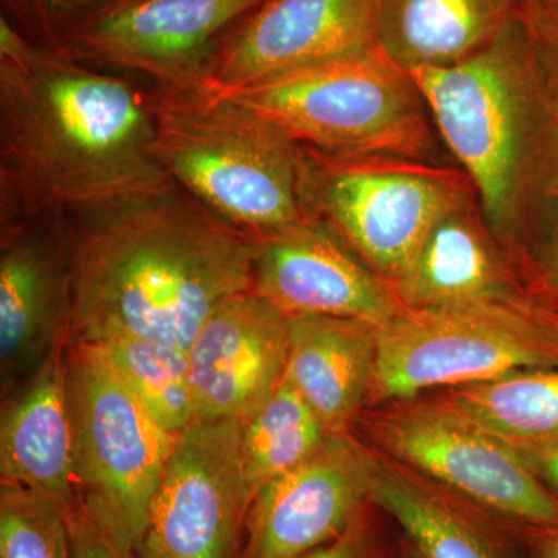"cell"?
I'll return each instance as SVG.
<instances>
[{"label": "cell", "mask_w": 558, "mask_h": 558, "mask_svg": "<svg viewBox=\"0 0 558 558\" xmlns=\"http://www.w3.org/2000/svg\"><path fill=\"white\" fill-rule=\"evenodd\" d=\"M369 506L341 537L300 558H396V548H388Z\"/></svg>", "instance_id": "4316f807"}, {"label": "cell", "mask_w": 558, "mask_h": 558, "mask_svg": "<svg viewBox=\"0 0 558 558\" xmlns=\"http://www.w3.org/2000/svg\"><path fill=\"white\" fill-rule=\"evenodd\" d=\"M439 395L513 446L558 439V366L510 371Z\"/></svg>", "instance_id": "7402d4cb"}, {"label": "cell", "mask_w": 558, "mask_h": 558, "mask_svg": "<svg viewBox=\"0 0 558 558\" xmlns=\"http://www.w3.org/2000/svg\"><path fill=\"white\" fill-rule=\"evenodd\" d=\"M527 464L558 498V439L515 446Z\"/></svg>", "instance_id": "f1b7e54d"}, {"label": "cell", "mask_w": 558, "mask_h": 558, "mask_svg": "<svg viewBox=\"0 0 558 558\" xmlns=\"http://www.w3.org/2000/svg\"><path fill=\"white\" fill-rule=\"evenodd\" d=\"M558 10V0H519V13L524 20L545 16Z\"/></svg>", "instance_id": "e575fe53"}, {"label": "cell", "mask_w": 558, "mask_h": 558, "mask_svg": "<svg viewBox=\"0 0 558 558\" xmlns=\"http://www.w3.org/2000/svg\"><path fill=\"white\" fill-rule=\"evenodd\" d=\"M101 0H2L3 16L33 43L51 47Z\"/></svg>", "instance_id": "484cf974"}, {"label": "cell", "mask_w": 558, "mask_h": 558, "mask_svg": "<svg viewBox=\"0 0 558 558\" xmlns=\"http://www.w3.org/2000/svg\"><path fill=\"white\" fill-rule=\"evenodd\" d=\"M304 149V199L374 274L395 288L440 219L472 205L464 171L389 156Z\"/></svg>", "instance_id": "8992f818"}, {"label": "cell", "mask_w": 558, "mask_h": 558, "mask_svg": "<svg viewBox=\"0 0 558 558\" xmlns=\"http://www.w3.org/2000/svg\"><path fill=\"white\" fill-rule=\"evenodd\" d=\"M531 310L534 312L538 322L542 323L558 341V306L531 296Z\"/></svg>", "instance_id": "836d02e7"}, {"label": "cell", "mask_w": 558, "mask_h": 558, "mask_svg": "<svg viewBox=\"0 0 558 558\" xmlns=\"http://www.w3.org/2000/svg\"><path fill=\"white\" fill-rule=\"evenodd\" d=\"M379 49V0H266L234 25L204 87L236 89Z\"/></svg>", "instance_id": "5bb4252c"}, {"label": "cell", "mask_w": 558, "mask_h": 558, "mask_svg": "<svg viewBox=\"0 0 558 558\" xmlns=\"http://www.w3.org/2000/svg\"><path fill=\"white\" fill-rule=\"evenodd\" d=\"M532 33L546 72L558 73V10L545 16L524 20Z\"/></svg>", "instance_id": "4dcf8cb0"}, {"label": "cell", "mask_w": 558, "mask_h": 558, "mask_svg": "<svg viewBox=\"0 0 558 558\" xmlns=\"http://www.w3.org/2000/svg\"><path fill=\"white\" fill-rule=\"evenodd\" d=\"M379 453L330 433L299 468L253 495L241 558H300L341 537L373 506Z\"/></svg>", "instance_id": "4fadbf2b"}, {"label": "cell", "mask_w": 558, "mask_h": 558, "mask_svg": "<svg viewBox=\"0 0 558 558\" xmlns=\"http://www.w3.org/2000/svg\"><path fill=\"white\" fill-rule=\"evenodd\" d=\"M207 90L255 113L301 148L416 160H427L432 149L427 105L413 76L380 49L236 89Z\"/></svg>", "instance_id": "5b68a950"}, {"label": "cell", "mask_w": 558, "mask_h": 558, "mask_svg": "<svg viewBox=\"0 0 558 558\" xmlns=\"http://www.w3.org/2000/svg\"><path fill=\"white\" fill-rule=\"evenodd\" d=\"M149 90L154 153L180 189L248 238L314 220L301 146L204 87Z\"/></svg>", "instance_id": "277c9868"}, {"label": "cell", "mask_w": 558, "mask_h": 558, "mask_svg": "<svg viewBox=\"0 0 558 558\" xmlns=\"http://www.w3.org/2000/svg\"><path fill=\"white\" fill-rule=\"evenodd\" d=\"M519 14V0H379V49L411 70L472 57Z\"/></svg>", "instance_id": "44dd1931"}, {"label": "cell", "mask_w": 558, "mask_h": 558, "mask_svg": "<svg viewBox=\"0 0 558 558\" xmlns=\"http://www.w3.org/2000/svg\"><path fill=\"white\" fill-rule=\"evenodd\" d=\"M70 213L0 219L2 399L68 347L73 329Z\"/></svg>", "instance_id": "7c38bea8"}, {"label": "cell", "mask_w": 558, "mask_h": 558, "mask_svg": "<svg viewBox=\"0 0 558 558\" xmlns=\"http://www.w3.org/2000/svg\"><path fill=\"white\" fill-rule=\"evenodd\" d=\"M535 290L546 303L558 306V230L539 252L534 267Z\"/></svg>", "instance_id": "f546056e"}, {"label": "cell", "mask_w": 558, "mask_h": 558, "mask_svg": "<svg viewBox=\"0 0 558 558\" xmlns=\"http://www.w3.org/2000/svg\"><path fill=\"white\" fill-rule=\"evenodd\" d=\"M154 138L149 87L38 46L0 16V219L167 189Z\"/></svg>", "instance_id": "6da1fadb"}, {"label": "cell", "mask_w": 558, "mask_h": 558, "mask_svg": "<svg viewBox=\"0 0 558 558\" xmlns=\"http://www.w3.org/2000/svg\"><path fill=\"white\" fill-rule=\"evenodd\" d=\"M529 531L535 537V558H558V526Z\"/></svg>", "instance_id": "d6a6232c"}, {"label": "cell", "mask_w": 558, "mask_h": 558, "mask_svg": "<svg viewBox=\"0 0 558 558\" xmlns=\"http://www.w3.org/2000/svg\"><path fill=\"white\" fill-rule=\"evenodd\" d=\"M546 366H558V341L535 317L531 296L403 307L377 328L368 407Z\"/></svg>", "instance_id": "9c48e42d"}, {"label": "cell", "mask_w": 558, "mask_h": 558, "mask_svg": "<svg viewBox=\"0 0 558 558\" xmlns=\"http://www.w3.org/2000/svg\"><path fill=\"white\" fill-rule=\"evenodd\" d=\"M288 315L253 290L219 304L189 349L196 418L244 422L284 377Z\"/></svg>", "instance_id": "2e32d148"}, {"label": "cell", "mask_w": 558, "mask_h": 558, "mask_svg": "<svg viewBox=\"0 0 558 558\" xmlns=\"http://www.w3.org/2000/svg\"><path fill=\"white\" fill-rule=\"evenodd\" d=\"M286 379L329 433L351 432L368 407L377 328L359 319L289 315Z\"/></svg>", "instance_id": "d6986e66"}, {"label": "cell", "mask_w": 558, "mask_h": 558, "mask_svg": "<svg viewBox=\"0 0 558 558\" xmlns=\"http://www.w3.org/2000/svg\"><path fill=\"white\" fill-rule=\"evenodd\" d=\"M250 242L253 292L288 317L323 315L381 326L403 310L395 288L317 220Z\"/></svg>", "instance_id": "9a60e30c"}, {"label": "cell", "mask_w": 558, "mask_h": 558, "mask_svg": "<svg viewBox=\"0 0 558 558\" xmlns=\"http://www.w3.org/2000/svg\"><path fill=\"white\" fill-rule=\"evenodd\" d=\"M0 558H73L68 509L33 488L0 483Z\"/></svg>", "instance_id": "d4e9b609"}, {"label": "cell", "mask_w": 558, "mask_h": 558, "mask_svg": "<svg viewBox=\"0 0 558 558\" xmlns=\"http://www.w3.org/2000/svg\"><path fill=\"white\" fill-rule=\"evenodd\" d=\"M73 558H137L134 550L124 549L95 526L78 501L68 509Z\"/></svg>", "instance_id": "83f0119b"}, {"label": "cell", "mask_w": 558, "mask_h": 558, "mask_svg": "<svg viewBox=\"0 0 558 558\" xmlns=\"http://www.w3.org/2000/svg\"><path fill=\"white\" fill-rule=\"evenodd\" d=\"M472 205L429 231L409 271L395 286L405 310L469 306L523 299L515 270Z\"/></svg>", "instance_id": "ac0fdd59"}, {"label": "cell", "mask_w": 558, "mask_h": 558, "mask_svg": "<svg viewBox=\"0 0 558 558\" xmlns=\"http://www.w3.org/2000/svg\"><path fill=\"white\" fill-rule=\"evenodd\" d=\"M65 369L76 499L95 526L135 553L175 436L150 416L98 344L70 340Z\"/></svg>", "instance_id": "52a82bcc"}, {"label": "cell", "mask_w": 558, "mask_h": 558, "mask_svg": "<svg viewBox=\"0 0 558 558\" xmlns=\"http://www.w3.org/2000/svg\"><path fill=\"white\" fill-rule=\"evenodd\" d=\"M371 501L424 558H510L497 517L381 453Z\"/></svg>", "instance_id": "ffe728a7"}, {"label": "cell", "mask_w": 558, "mask_h": 558, "mask_svg": "<svg viewBox=\"0 0 558 558\" xmlns=\"http://www.w3.org/2000/svg\"><path fill=\"white\" fill-rule=\"evenodd\" d=\"M0 478L40 492L65 509L78 501L65 348L2 399Z\"/></svg>", "instance_id": "e0dca14e"}, {"label": "cell", "mask_w": 558, "mask_h": 558, "mask_svg": "<svg viewBox=\"0 0 558 558\" xmlns=\"http://www.w3.org/2000/svg\"><path fill=\"white\" fill-rule=\"evenodd\" d=\"M95 344L161 428L178 436L196 421L189 352L135 337Z\"/></svg>", "instance_id": "cb8c5ba5"}, {"label": "cell", "mask_w": 558, "mask_h": 558, "mask_svg": "<svg viewBox=\"0 0 558 558\" xmlns=\"http://www.w3.org/2000/svg\"><path fill=\"white\" fill-rule=\"evenodd\" d=\"M548 73V72H546ZM549 81V199L558 204V73H548Z\"/></svg>", "instance_id": "1f68e13d"}, {"label": "cell", "mask_w": 558, "mask_h": 558, "mask_svg": "<svg viewBox=\"0 0 558 558\" xmlns=\"http://www.w3.org/2000/svg\"><path fill=\"white\" fill-rule=\"evenodd\" d=\"M72 339L189 352L222 301L252 290V242L178 183L72 213Z\"/></svg>", "instance_id": "7a4b0ae2"}, {"label": "cell", "mask_w": 558, "mask_h": 558, "mask_svg": "<svg viewBox=\"0 0 558 558\" xmlns=\"http://www.w3.org/2000/svg\"><path fill=\"white\" fill-rule=\"evenodd\" d=\"M410 75L488 229L513 244L535 204L549 199V81L526 22L519 13L472 57Z\"/></svg>", "instance_id": "3957f363"}, {"label": "cell", "mask_w": 558, "mask_h": 558, "mask_svg": "<svg viewBox=\"0 0 558 558\" xmlns=\"http://www.w3.org/2000/svg\"><path fill=\"white\" fill-rule=\"evenodd\" d=\"M266 0H101L47 49L161 90L204 87L227 33Z\"/></svg>", "instance_id": "30bf717a"}, {"label": "cell", "mask_w": 558, "mask_h": 558, "mask_svg": "<svg viewBox=\"0 0 558 558\" xmlns=\"http://www.w3.org/2000/svg\"><path fill=\"white\" fill-rule=\"evenodd\" d=\"M310 403L286 376L266 402L241 422V457L253 495L299 468L328 439Z\"/></svg>", "instance_id": "603a6c76"}, {"label": "cell", "mask_w": 558, "mask_h": 558, "mask_svg": "<svg viewBox=\"0 0 558 558\" xmlns=\"http://www.w3.org/2000/svg\"><path fill=\"white\" fill-rule=\"evenodd\" d=\"M357 425L384 457L510 526H558V498L521 451L442 396L368 407Z\"/></svg>", "instance_id": "ba28073f"}, {"label": "cell", "mask_w": 558, "mask_h": 558, "mask_svg": "<svg viewBox=\"0 0 558 558\" xmlns=\"http://www.w3.org/2000/svg\"><path fill=\"white\" fill-rule=\"evenodd\" d=\"M396 558H424L417 553V549L405 537L400 538L396 546Z\"/></svg>", "instance_id": "d590c367"}, {"label": "cell", "mask_w": 558, "mask_h": 558, "mask_svg": "<svg viewBox=\"0 0 558 558\" xmlns=\"http://www.w3.org/2000/svg\"><path fill=\"white\" fill-rule=\"evenodd\" d=\"M549 73V72H548Z\"/></svg>", "instance_id": "8d00e7d4"}, {"label": "cell", "mask_w": 558, "mask_h": 558, "mask_svg": "<svg viewBox=\"0 0 558 558\" xmlns=\"http://www.w3.org/2000/svg\"><path fill=\"white\" fill-rule=\"evenodd\" d=\"M253 488L241 422L196 418L175 436L137 558H241Z\"/></svg>", "instance_id": "8fae6325"}]
</instances>
